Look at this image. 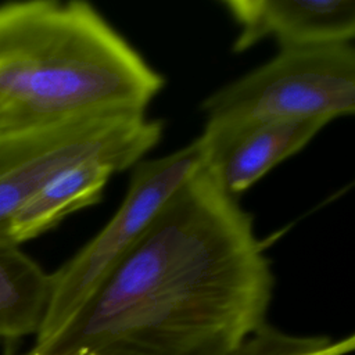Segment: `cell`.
I'll return each instance as SVG.
<instances>
[{"label": "cell", "instance_id": "1", "mask_svg": "<svg viewBox=\"0 0 355 355\" xmlns=\"http://www.w3.org/2000/svg\"><path fill=\"white\" fill-rule=\"evenodd\" d=\"M273 287L252 215L205 162L79 312L22 355H230L266 323Z\"/></svg>", "mask_w": 355, "mask_h": 355}, {"label": "cell", "instance_id": "2", "mask_svg": "<svg viewBox=\"0 0 355 355\" xmlns=\"http://www.w3.org/2000/svg\"><path fill=\"white\" fill-rule=\"evenodd\" d=\"M165 76L89 3L0 4L4 132L96 114H146Z\"/></svg>", "mask_w": 355, "mask_h": 355}, {"label": "cell", "instance_id": "3", "mask_svg": "<svg viewBox=\"0 0 355 355\" xmlns=\"http://www.w3.org/2000/svg\"><path fill=\"white\" fill-rule=\"evenodd\" d=\"M198 136L207 162L243 132L275 121L320 118L331 122L355 112L352 42L279 49L265 64L226 83L200 105Z\"/></svg>", "mask_w": 355, "mask_h": 355}, {"label": "cell", "instance_id": "4", "mask_svg": "<svg viewBox=\"0 0 355 355\" xmlns=\"http://www.w3.org/2000/svg\"><path fill=\"white\" fill-rule=\"evenodd\" d=\"M164 122L146 114H96L0 135V244L19 209L50 180L82 162L133 168L161 140Z\"/></svg>", "mask_w": 355, "mask_h": 355}, {"label": "cell", "instance_id": "5", "mask_svg": "<svg viewBox=\"0 0 355 355\" xmlns=\"http://www.w3.org/2000/svg\"><path fill=\"white\" fill-rule=\"evenodd\" d=\"M207 162L198 140L158 158L139 161L126 194L104 227L51 273V293L36 343L54 336L90 300L172 193Z\"/></svg>", "mask_w": 355, "mask_h": 355}, {"label": "cell", "instance_id": "6", "mask_svg": "<svg viewBox=\"0 0 355 355\" xmlns=\"http://www.w3.org/2000/svg\"><path fill=\"white\" fill-rule=\"evenodd\" d=\"M239 26L232 44L243 53L272 37L279 49L352 42L354 0H223L220 3Z\"/></svg>", "mask_w": 355, "mask_h": 355}, {"label": "cell", "instance_id": "7", "mask_svg": "<svg viewBox=\"0 0 355 355\" xmlns=\"http://www.w3.org/2000/svg\"><path fill=\"white\" fill-rule=\"evenodd\" d=\"M329 121L286 119L254 126L234 137L208 164L232 197L247 191L269 171L301 151Z\"/></svg>", "mask_w": 355, "mask_h": 355}, {"label": "cell", "instance_id": "8", "mask_svg": "<svg viewBox=\"0 0 355 355\" xmlns=\"http://www.w3.org/2000/svg\"><path fill=\"white\" fill-rule=\"evenodd\" d=\"M116 172V165L93 159L60 173L19 209L11 225V241L19 245L49 232L68 215L97 204Z\"/></svg>", "mask_w": 355, "mask_h": 355}, {"label": "cell", "instance_id": "9", "mask_svg": "<svg viewBox=\"0 0 355 355\" xmlns=\"http://www.w3.org/2000/svg\"><path fill=\"white\" fill-rule=\"evenodd\" d=\"M47 273L17 244H0V338L37 334L50 300Z\"/></svg>", "mask_w": 355, "mask_h": 355}, {"label": "cell", "instance_id": "10", "mask_svg": "<svg viewBox=\"0 0 355 355\" xmlns=\"http://www.w3.org/2000/svg\"><path fill=\"white\" fill-rule=\"evenodd\" d=\"M354 347V336L340 340L327 336H295L266 322L230 355H347Z\"/></svg>", "mask_w": 355, "mask_h": 355}, {"label": "cell", "instance_id": "11", "mask_svg": "<svg viewBox=\"0 0 355 355\" xmlns=\"http://www.w3.org/2000/svg\"><path fill=\"white\" fill-rule=\"evenodd\" d=\"M4 132V128H3V121H1V116H0V135Z\"/></svg>", "mask_w": 355, "mask_h": 355}]
</instances>
